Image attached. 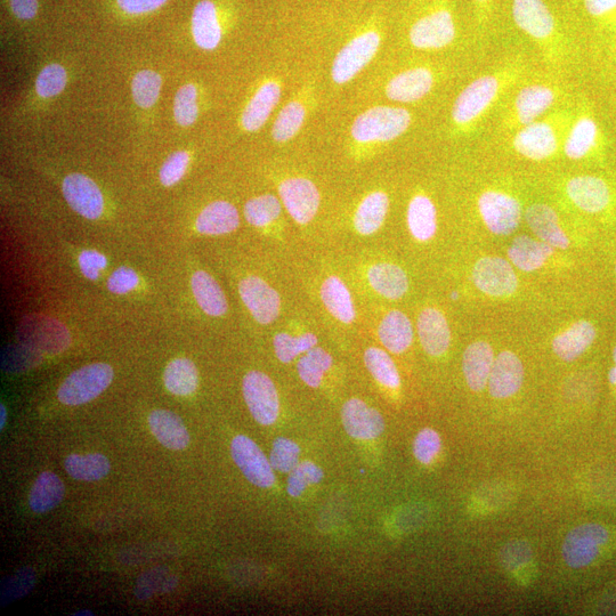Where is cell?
Segmentation results:
<instances>
[{"instance_id":"1","label":"cell","mask_w":616,"mask_h":616,"mask_svg":"<svg viewBox=\"0 0 616 616\" xmlns=\"http://www.w3.org/2000/svg\"><path fill=\"white\" fill-rule=\"evenodd\" d=\"M520 74V68L508 67L474 79L462 89L453 103L452 124L460 132L473 131L507 88L515 84Z\"/></svg>"},{"instance_id":"2","label":"cell","mask_w":616,"mask_h":616,"mask_svg":"<svg viewBox=\"0 0 616 616\" xmlns=\"http://www.w3.org/2000/svg\"><path fill=\"white\" fill-rule=\"evenodd\" d=\"M513 19L518 29L536 42L550 60L562 48L561 34L553 12L543 0H513Z\"/></svg>"},{"instance_id":"3","label":"cell","mask_w":616,"mask_h":616,"mask_svg":"<svg viewBox=\"0 0 616 616\" xmlns=\"http://www.w3.org/2000/svg\"><path fill=\"white\" fill-rule=\"evenodd\" d=\"M567 123L569 119L565 115L555 113L518 128L512 140L513 149L521 157L531 161L553 158L565 140L563 132Z\"/></svg>"},{"instance_id":"4","label":"cell","mask_w":616,"mask_h":616,"mask_svg":"<svg viewBox=\"0 0 616 616\" xmlns=\"http://www.w3.org/2000/svg\"><path fill=\"white\" fill-rule=\"evenodd\" d=\"M412 124L410 111L399 107L371 108L361 113L351 127L353 140L359 143H388L399 139Z\"/></svg>"},{"instance_id":"5","label":"cell","mask_w":616,"mask_h":616,"mask_svg":"<svg viewBox=\"0 0 616 616\" xmlns=\"http://www.w3.org/2000/svg\"><path fill=\"white\" fill-rule=\"evenodd\" d=\"M457 35L455 14L447 2H442L411 24L409 42L417 50L439 51L455 43Z\"/></svg>"},{"instance_id":"6","label":"cell","mask_w":616,"mask_h":616,"mask_svg":"<svg viewBox=\"0 0 616 616\" xmlns=\"http://www.w3.org/2000/svg\"><path fill=\"white\" fill-rule=\"evenodd\" d=\"M115 372L107 363H93L72 372L60 386L58 397L66 405H81L100 396L112 383Z\"/></svg>"},{"instance_id":"7","label":"cell","mask_w":616,"mask_h":616,"mask_svg":"<svg viewBox=\"0 0 616 616\" xmlns=\"http://www.w3.org/2000/svg\"><path fill=\"white\" fill-rule=\"evenodd\" d=\"M382 44V37L376 30L363 32L348 42L338 52L332 63L331 77L338 85L350 83L375 59Z\"/></svg>"},{"instance_id":"8","label":"cell","mask_w":616,"mask_h":616,"mask_svg":"<svg viewBox=\"0 0 616 616\" xmlns=\"http://www.w3.org/2000/svg\"><path fill=\"white\" fill-rule=\"evenodd\" d=\"M477 207L486 228L500 237L513 234L522 222L521 202L504 191H484L478 198Z\"/></svg>"},{"instance_id":"9","label":"cell","mask_w":616,"mask_h":616,"mask_svg":"<svg viewBox=\"0 0 616 616\" xmlns=\"http://www.w3.org/2000/svg\"><path fill=\"white\" fill-rule=\"evenodd\" d=\"M243 397L258 424L271 426L279 418L280 400L273 380L261 371H250L243 378Z\"/></svg>"},{"instance_id":"10","label":"cell","mask_w":616,"mask_h":616,"mask_svg":"<svg viewBox=\"0 0 616 616\" xmlns=\"http://www.w3.org/2000/svg\"><path fill=\"white\" fill-rule=\"evenodd\" d=\"M558 99V92L549 84H530L516 94L513 107L508 113V128H521L538 121L553 108Z\"/></svg>"},{"instance_id":"11","label":"cell","mask_w":616,"mask_h":616,"mask_svg":"<svg viewBox=\"0 0 616 616\" xmlns=\"http://www.w3.org/2000/svg\"><path fill=\"white\" fill-rule=\"evenodd\" d=\"M472 277L475 287L491 297L512 296L518 288L514 265L497 256L478 259Z\"/></svg>"},{"instance_id":"12","label":"cell","mask_w":616,"mask_h":616,"mask_svg":"<svg viewBox=\"0 0 616 616\" xmlns=\"http://www.w3.org/2000/svg\"><path fill=\"white\" fill-rule=\"evenodd\" d=\"M609 540L602 525L583 524L567 534L563 543V556L572 569H582L594 562L599 550Z\"/></svg>"},{"instance_id":"13","label":"cell","mask_w":616,"mask_h":616,"mask_svg":"<svg viewBox=\"0 0 616 616\" xmlns=\"http://www.w3.org/2000/svg\"><path fill=\"white\" fill-rule=\"evenodd\" d=\"M279 194L282 205L298 224L314 220L320 208V192L316 185L304 177H291L281 182Z\"/></svg>"},{"instance_id":"14","label":"cell","mask_w":616,"mask_h":616,"mask_svg":"<svg viewBox=\"0 0 616 616\" xmlns=\"http://www.w3.org/2000/svg\"><path fill=\"white\" fill-rule=\"evenodd\" d=\"M231 453L235 464L251 484L261 489L272 488L275 483L273 467L253 440L245 435L234 437Z\"/></svg>"},{"instance_id":"15","label":"cell","mask_w":616,"mask_h":616,"mask_svg":"<svg viewBox=\"0 0 616 616\" xmlns=\"http://www.w3.org/2000/svg\"><path fill=\"white\" fill-rule=\"evenodd\" d=\"M605 144L604 135L596 118L583 109L566 132L563 151L573 161L586 159L601 150Z\"/></svg>"},{"instance_id":"16","label":"cell","mask_w":616,"mask_h":616,"mask_svg":"<svg viewBox=\"0 0 616 616\" xmlns=\"http://www.w3.org/2000/svg\"><path fill=\"white\" fill-rule=\"evenodd\" d=\"M239 293L254 319L261 324H271L279 318L281 298L278 291L255 275L243 279Z\"/></svg>"},{"instance_id":"17","label":"cell","mask_w":616,"mask_h":616,"mask_svg":"<svg viewBox=\"0 0 616 616\" xmlns=\"http://www.w3.org/2000/svg\"><path fill=\"white\" fill-rule=\"evenodd\" d=\"M64 199L77 214L87 220H99L104 210L103 194L96 183L84 174L74 173L64 178Z\"/></svg>"},{"instance_id":"18","label":"cell","mask_w":616,"mask_h":616,"mask_svg":"<svg viewBox=\"0 0 616 616\" xmlns=\"http://www.w3.org/2000/svg\"><path fill=\"white\" fill-rule=\"evenodd\" d=\"M565 191L572 204L588 214H599L610 206L612 192L603 178L581 175L566 183Z\"/></svg>"},{"instance_id":"19","label":"cell","mask_w":616,"mask_h":616,"mask_svg":"<svg viewBox=\"0 0 616 616\" xmlns=\"http://www.w3.org/2000/svg\"><path fill=\"white\" fill-rule=\"evenodd\" d=\"M434 85L435 75L431 69L411 68L400 72L388 81L386 96L397 103H415L425 99L432 92Z\"/></svg>"},{"instance_id":"20","label":"cell","mask_w":616,"mask_h":616,"mask_svg":"<svg viewBox=\"0 0 616 616\" xmlns=\"http://www.w3.org/2000/svg\"><path fill=\"white\" fill-rule=\"evenodd\" d=\"M342 420L347 434L356 440H374L385 431L382 413L360 399H351L344 404Z\"/></svg>"},{"instance_id":"21","label":"cell","mask_w":616,"mask_h":616,"mask_svg":"<svg viewBox=\"0 0 616 616\" xmlns=\"http://www.w3.org/2000/svg\"><path fill=\"white\" fill-rule=\"evenodd\" d=\"M523 382L521 359L513 352H501L493 362L488 383L490 394L494 399H508L520 391Z\"/></svg>"},{"instance_id":"22","label":"cell","mask_w":616,"mask_h":616,"mask_svg":"<svg viewBox=\"0 0 616 616\" xmlns=\"http://www.w3.org/2000/svg\"><path fill=\"white\" fill-rule=\"evenodd\" d=\"M418 336L424 351L431 356L448 352L451 344V330L445 315L437 308L427 307L419 314Z\"/></svg>"},{"instance_id":"23","label":"cell","mask_w":616,"mask_h":616,"mask_svg":"<svg viewBox=\"0 0 616 616\" xmlns=\"http://www.w3.org/2000/svg\"><path fill=\"white\" fill-rule=\"evenodd\" d=\"M525 221L538 239L555 249L570 247V239L562 229L558 214L546 204H534L526 209Z\"/></svg>"},{"instance_id":"24","label":"cell","mask_w":616,"mask_h":616,"mask_svg":"<svg viewBox=\"0 0 616 616\" xmlns=\"http://www.w3.org/2000/svg\"><path fill=\"white\" fill-rule=\"evenodd\" d=\"M281 94V87L277 81L269 80L259 87L242 112V128L249 133L259 131L277 108Z\"/></svg>"},{"instance_id":"25","label":"cell","mask_w":616,"mask_h":616,"mask_svg":"<svg viewBox=\"0 0 616 616\" xmlns=\"http://www.w3.org/2000/svg\"><path fill=\"white\" fill-rule=\"evenodd\" d=\"M493 362L494 352L489 343L478 340L466 348L462 356V370L473 392H481L488 386Z\"/></svg>"},{"instance_id":"26","label":"cell","mask_w":616,"mask_h":616,"mask_svg":"<svg viewBox=\"0 0 616 616\" xmlns=\"http://www.w3.org/2000/svg\"><path fill=\"white\" fill-rule=\"evenodd\" d=\"M192 35L201 50L214 51L222 42V26L212 0H201L192 14Z\"/></svg>"},{"instance_id":"27","label":"cell","mask_w":616,"mask_h":616,"mask_svg":"<svg viewBox=\"0 0 616 616\" xmlns=\"http://www.w3.org/2000/svg\"><path fill=\"white\" fill-rule=\"evenodd\" d=\"M597 331L593 323L581 320L572 324L553 340V351L559 359L572 362L594 344Z\"/></svg>"},{"instance_id":"28","label":"cell","mask_w":616,"mask_h":616,"mask_svg":"<svg viewBox=\"0 0 616 616\" xmlns=\"http://www.w3.org/2000/svg\"><path fill=\"white\" fill-rule=\"evenodd\" d=\"M555 248L529 235H520L508 248V258L516 269L523 272H536L554 255Z\"/></svg>"},{"instance_id":"29","label":"cell","mask_w":616,"mask_h":616,"mask_svg":"<svg viewBox=\"0 0 616 616\" xmlns=\"http://www.w3.org/2000/svg\"><path fill=\"white\" fill-rule=\"evenodd\" d=\"M151 432L170 450H184L190 444V434L183 420L168 410L153 411L149 417Z\"/></svg>"},{"instance_id":"30","label":"cell","mask_w":616,"mask_h":616,"mask_svg":"<svg viewBox=\"0 0 616 616\" xmlns=\"http://www.w3.org/2000/svg\"><path fill=\"white\" fill-rule=\"evenodd\" d=\"M238 209L228 201H215L208 205L197 218V231L205 235L229 234L239 228Z\"/></svg>"},{"instance_id":"31","label":"cell","mask_w":616,"mask_h":616,"mask_svg":"<svg viewBox=\"0 0 616 616\" xmlns=\"http://www.w3.org/2000/svg\"><path fill=\"white\" fill-rule=\"evenodd\" d=\"M368 280L377 294L392 301L401 299L409 290V278L400 266L391 263L372 265Z\"/></svg>"},{"instance_id":"32","label":"cell","mask_w":616,"mask_h":616,"mask_svg":"<svg viewBox=\"0 0 616 616\" xmlns=\"http://www.w3.org/2000/svg\"><path fill=\"white\" fill-rule=\"evenodd\" d=\"M407 223L413 238L426 242L435 237L437 232V209L431 198L417 194L409 202Z\"/></svg>"},{"instance_id":"33","label":"cell","mask_w":616,"mask_h":616,"mask_svg":"<svg viewBox=\"0 0 616 616\" xmlns=\"http://www.w3.org/2000/svg\"><path fill=\"white\" fill-rule=\"evenodd\" d=\"M378 336L387 351L402 354L413 342L412 323L403 312L391 311L380 323Z\"/></svg>"},{"instance_id":"34","label":"cell","mask_w":616,"mask_h":616,"mask_svg":"<svg viewBox=\"0 0 616 616\" xmlns=\"http://www.w3.org/2000/svg\"><path fill=\"white\" fill-rule=\"evenodd\" d=\"M192 293L201 310L209 316L224 315L228 312V301L217 281L205 271H198L192 275Z\"/></svg>"},{"instance_id":"35","label":"cell","mask_w":616,"mask_h":616,"mask_svg":"<svg viewBox=\"0 0 616 616\" xmlns=\"http://www.w3.org/2000/svg\"><path fill=\"white\" fill-rule=\"evenodd\" d=\"M320 294L324 306L338 321L351 324L355 320L353 298L344 281L332 275L322 283Z\"/></svg>"},{"instance_id":"36","label":"cell","mask_w":616,"mask_h":616,"mask_svg":"<svg viewBox=\"0 0 616 616\" xmlns=\"http://www.w3.org/2000/svg\"><path fill=\"white\" fill-rule=\"evenodd\" d=\"M389 210V198L383 191H375L364 198L356 210L354 226L361 235L375 234L382 228Z\"/></svg>"},{"instance_id":"37","label":"cell","mask_w":616,"mask_h":616,"mask_svg":"<svg viewBox=\"0 0 616 616\" xmlns=\"http://www.w3.org/2000/svg\"><path fill=\"white\" fill-rule=\"evenodd\" d=\"M64 494L66 486L61 478L52 472H44L32 486L29 496L30 508L32 512L38 514L51 512L61 504Z\"/></svg>"},{"instance_id":"38","label":"cell","mask_w":616,"mask_h":616,"mask_svg":"<svg viewBox=\"0 0 616 616\" xmlns=\"http://www.w3.org/2000/svg\"><path fill=\"white\" fill-rule=\"evenodd\" d=\"M164 382L168 391L174 395L193 394L199 386V372L196 364L185 358L173 360L165 370Z\"/></svg>"},{"instance_id":"39","label":"cell","mask_w":616,"mask_h":616,"mask_svg":"<svg viewBox=\"0 0 616 616\" xmlns=\"http://www.w3.org/2000/svg\"><path fill=\"white\" fill-rule=\"evenodd\" d=\"M67 473L77 481L96 482L110 473L111 464L102 453L71 455L64 461Z\"/></svg>"},{"instance_id":"40","label":"cell","mask_w":616,"mask_h":616,"mask_svg":"<svg viewBox=\"0 0 616 616\" xmlns=\"http://www.w3.org/2000/svg\"><path fill=\"white\" fill-rule=\"evenodd\" d=\"M332 356L321 347H313L306 352L297 364L299 377L312 388L320 387L324 375L332 366Z\"/></svg>"},{"instance_id":"41","label":"cell","mask_w":616,"mask_h":616,"mask_svg":"<svg viewBox=\"0 0 616 616\" xmlns=\"http://www.w3.org/2000/svg\"><path fill=\"white\" fill-rule=\"evenodd\" d=\"M364 363L377 382L387 388L396 389L401 385V377L391 356L380 348L370 347L364 353Z\"/></svg>"},{"instance_id":"42","label":"cell","mask_w":616,"mask_h":616,"mask_svg":"<svg viewBox=\"0 0 616 616\" xmlns=\"http://www.w3.org/2000/svg\"><path fill=\"white\" fill-rule=\"evenodd\" d=\"M306 118L304 105L298 101H291L279 113L272 127V136L275 142L286 143L293 140L301 131Z\"/></svg>"},{"instance_id":"43","label":"cell","mask_w":616,"mask_h":616,"mask_svg":"<svg viewBox=\"0 0 616 616\" xmlns=\"http://www.w3.org/2000/svg\"><path fill=\"white\" fill-rule=\"evenodd\" d=\"M281 202L273 194H263L247 202L245 217L255 228H264L277 221L281 215Z\"/></svg>"},{"instance_id":"44","label":"cell","mask_w":616,"mask_h":616,"mask_svg":"<svg viewBox=\"0 0 616 616\" xmlns=\"http://www.w3.org/2000/svg\"><path fill=\"white\" fill-rule=\"evenodd\" d=\"M318 343V337L311 332L297 337L287 332H280L273 340L275 355L279 361L286 364L293 362L297 356L312 350Z\"/></svg>"},{"instance_id":"45","label":"cell","mask_w":616,"mask_h":616,"mask_svg":"<svg viewBox=\"0 0 616 616\" xmlns=\"http://www.w3.org/2000/svg\"><path fill=\"white\" fill-rule=\"evenodd\" d=\"M162 79L158 72L142 70L137 72L132 81L133 99L142 109H150L159 100Z\"/></svg>"},{"instance_id":"46","label":"cell","mask_w":616,"mask_h":616,"mask_svg":"<svg viewBox=\"0 0 616 616\" xmlns=\"http://www.w3.org/2000/svg\"><path fill=\"white\" fill-rule=\"evenodd\" d=\"M174 117L182 127H190L199 117L198 89L188 84L178 89L174 102Z\"/></svg>"},{"instance_id":"47","label":"cell","mask_w":616,"mask_h":616,"mask_svg":"<svg viewBox=\"0 0 616 616\" xmlns=\"http://www.w3.org/2000/svg\"><path fill=\"white\" fill-rule=\"evenodd\" d=\"M68 84L67 70L61 64H48L37 77L36 92L43 99L60 95Z\"/></svg>"},{"instance_id":"48","label":"cell","mask_w":616,"mask_h":616,"mask_svg":"<svg viewBox=\"0 0 616 616\" xmlns=\"http://www.w3.org/2000/svg\"><path fill=\"white\" fill-rule=\"evenodd\" d=\"M288 477L287 491L290 497H301L308 485L318 484L323 480V470L312 461H303L291 470Z\"/></svg>"},{"instance_id":"49","label":"cell","mask_w":616,"mask_h":616,"mask_svg":"<svg viewBox=\"0 0 616 616\" xmlns=\"http://www.w3.org/2000/svg\"><path fill=\"white\" fill-rule=\"evenodd\" d=\"M299 457H301V448L294 441L279 437L273 443L270 462L274 470L290 473L299 464Z\"/></svg>"},{"instance_id":"50","label":"cell","mask_w":616,"mask_h":616,"mask_svg":"<svg viewBox=\"0 0 616 616\" xmlns=\"http://www.w3.org/2000/svg\"><path fill=\"white\" fill-rule=\"evenodd\" d=\"M190 165V154L186 151H176L170 154L162 165L159 173L160 182L166 188L174 186L182 180Z\"/></svg>"},{"instance_id":"51","label":"cell","mask_w":616,"mask_h":616,"mask_svg":"<svg viewBox=\"0 0 616 616\" xmlns=\"http://www.w3.org/2000/svg\"><path fill=\"white\" fill-rule=\"evenodd\" d=\"M583 4L598 26L616 34V0H583Z\"/></svg>"},{"instance_id":"52","label":"cell","mask_w":616,"mask_h":616,"mask_svg":"<svg viewBox=\"0 0 616 616\" xmlns=\"http://www.w3.org/2000/svg\"><path fill=\"white\" fill-rule=\"evenodd\" d=\"M441 450V437L432 428L421 431L413 444V453L423 465H429Z\"/></svg>"},{"instance_id":"53","label":"cell","mask_w":616,"mask_h":616,"mask_svg":"<svg viewBox=\"0 0 616 616\" xmlns=\"http://www.w3.org/2000/svg\"><path fill=\"white\" fill-rule=\"evenodd\" d=\"M34 583V570L22 569L6 581L2 591V602L7 604L27 595L31 588L34 587Z\"/></svg>"},{"instance_id":"54","label":"cell","mask_w":616,"mask_h":616,"mask_svg":"<svg viewBox=\"0 0 616 616\" xmlns=\"http://www.w3.org/2000/svg\"><path fill=\"white\" fill-rule=\"evenodd\" d=\"M531 557L532 551L530 546L522 541L508 543L501 553L502 564L509 571H514L518 567L528 564L531 561Z\"/></svg>"},{"instance_id":"55","label":"cell","mask_w":616,"mask_h":616,"mask_svg":"<svg viewBox=\"0 0 616 616\" xmlns=\"http://www.w3.org/2000/svg\"><path fill=\"white\" fill-rule=\"evenodd\" d=\"M139 275L127 266H121L111 274L108 288L113 294L125 295L139 286Z\"/></svg>"},{"instance_id":"56","label":"cell","mask_w":616,"mask_h":616,"mask_svg":"<svg viewBox=\"0 0 616 616\" xmlns=\"http://www.w3.org/2000/svg\"><path fill=\"white\" fill-rule=\"evenodd\" d=\"M80 271L83 272L85 278L89 280H97L100 278L101 271L108 265V259L99 251L85 250L80 254L79 258Z\"/></svg>"},{"instance_id":"57","label":"cell","mask_w":616,"mask_h":616,"mask_svg":"<svg viewBox=\"0 0 616 616\" xmlns=\"http://www.w3.org/2000/svg\"><path fill=\"white\" fill-rule=\"evenodd\" d=\"M167 2L168 0H117L121 10L134 15L151 13Z\"/></svg>"},{"instance_id":"58","label":"cell","mask_w":616,"mask_h":616,"mask_svg":"<svg viewBox=\"0 0 616 616\" xmlns=\"http://www.w3.org/2000/svg\"><path fill=\"white\" fill-rule=\"evenodd\" d=\"M13 13L21 20H32L38 12V0H11Z\"/></svg>"},{"instance_id":"59","label":"cell","mask_w":616,"mask_h":616,"mask_svg":"<svg viewBox=\"0 0 616 616\" xmlns=\"http://www.w3.org/2000/svg\"><path fill=\"white\" fill-rule=\"evenodd\" d=\"M475 8L476 20L481 28H485L491 19L493 0H472Z\"/></svg>"},{"instance_id":"60","label":"cell","mask_w":616,"mask_h":616,"mask_svg":"<svg viewBox=\"0 0 616 616\" xmlns=\"http://www.w3.org/2000/svg\"><path fill=\"white\" fill-rule=\"evenodd\" d=\"M613 360L615 363V367L611 369L609 379H610L611 384L616 385V346L614 347V350H613Z\"/></svg>"},{"instance_id":"61","label":"cell","mask_w":616,"mask_h":616,"mask_svg":"<svg viewBox=\"0 0 616 616\" xmlns=\"http://www.w3.org/2000/svg\"><path fill=\"white\" fill-rule=\"evenodd\" d=\"M0 415H2V418H0V428L3 429L7 419V411L4 404L0 405Z\"/></svg>"},{"instance_id":"62","label":"cell","mask_w":616,"mask_h":616,"mask_svg":"<svg viewBox=\"0 0 616 616\" xmlns=\"http://www.w3.org/2000/svg\"><path fill=\"white\" fill-rule=\"evenodd\" d=\"M75 615H76V616H80V615H89V616H92V615H93V613H92V612H89V611H81V612L76 613Z\"/></svg>"},{"instance_id":"63","label":"cell","mask_w":616,"mask_h":616,"mask_svg":"<svg viewBox=\"0 0 616 616\" xmlns=\"http://www.w3.org/2000/svg\"><path fill=\"white\" fill-rule=\"evenodd\" d=\"M458 297H459L458 293H453L451 295V298L453 299V301H457Z\"/></svg>"}]
</instances>
